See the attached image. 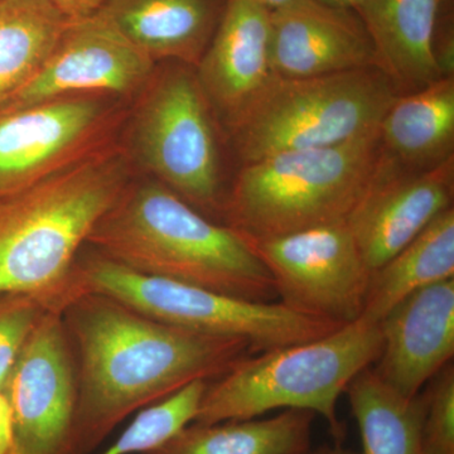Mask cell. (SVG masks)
I'll use <instances>...</instances> for the list:
<instances>
[{"label":"cell","instance_id":"obj_1","mask_svg":"<svg viewBox=\"0 0 454 454\" xmlns=\"http://www.w3.org/2000/svg\"><path fill=\"white\" fill-rule=\"evenodd\" d=\"M61 315L79 379L70 454L92 452L134 411L254 354L247 340L166 325L97 293L77 295Z\"/></svg>","mask_w":454,"mask_h":454},{"label":"cell","instance_id":"obj_2","mask_svg":"<svg viewBox=\"0 0 454 454\" xmlns=\"http://www.w3.org/2000/svg\"><path fill=\"white\" fill-rule=\"evenodd\" d=\"M86 247L146 276L250 301H278L270 274L231 227L155 179L130 181Z\"/></svg>","mask_w":454,"mask_h":454},{"label":"cell","instance_id":"obj_3","mask_svg":"<svg viewBox=\"0 0 454 454\" xmlns=\"http://www.w3.org/2000/svg\"><path fill=\"white\" fill-rule=\"evenodd\" d=\"M130 181L127 154L112 143L0 197V295H28L62 312L73 300L74 264L90 232Z\"/></svg>","mask_w":454,"mask_h":454},{"label":"cell","instance_id":"obj_4","mask_svg":"<svg viewBox=\"0 0 454 454\" xmlns=\"http://www.w3.org/2000/svg\"><path fill=\"white\" fill-rule=\"evenodd\" d=\"M380 324L360 318L318 339L247 355L208 382L193 423L249 420L277 409L321 415L337 443L340 397L380 356Z\"/></svg>","mask_w":454,"mask_h":454},{"label":"cell","instance_id":"obj_5","mask_svg":"<svg viewBox=\"0 0 454 454\" xmlns=\"http://www.w3.org/2000/svg\"><path fill=\"white\" fill-rule=\"evenodd\" d=\"M379 129L324 148L243 164L223 202V225L244 238L291 234L348 220L380 160Z\"/></svg>","mask_w":454,"mask_h":454},{"label":"cell","instance_id":"obj_6","mask_svg":"<svg viewBox=\"0 0 454 454\" xmlns=\"http://www.w3.org/2000/svg\"><path fill=\"white\" fill-rule=\"evenodd\" d=\"M397 95L378 66L277 77L229 134L241 166L280 152L342 145L378 130Z\"/></svg>","mask_w":454,"mask_h":454},{"label":"cell","instance_id":"obj_7","mask_svg":"<svg viewBox=\"0 0 454 454\" xmlns=\"http://www.w3.org/2000/svg\"><path fill=\"white\" fill-rule=\"evenodd\" d=\"M73 293L74 297L106 295L149 318L193 333L247 340L254 354L318 339L340 327L301 315L279 301H245L146 276L90 247H83L74 264Z\"/></svg>","mask_w":454,"mask_h":454},{"label":"cell","instance_id":"obj_8","mask_svg":"<svg viewBox=\"0 0 454 454\" xmlns=\"http://www.w3.org/2000/svg\"><path fill=\"white\" fill-rule=\"evenodd\" d=\"M140 94L133 143L140 163L206 216L223 217L225 192L214 114L195 68L168 62Z\"/></svg>","mask_w":454,"mask_h":454},{"label":"cell","instance_id":"obj_9","mask_svg":"<svg viewBox=\"0 0 454 454\" xmlns=\"http://www.w3.org/2000/svg\"><path fill=\"white\" fill-rule=\"evenodd\" d=\"M122 100L79 94L0 107V197L38 184L112 145L125 118Z\"/></svg>","mask_w":454,"mask_h":454},{"label":"cell","instance_id":"obj_10","mask_svg":"<svg viewBox=\"0 0 454 454\" xmlns=\"http://www.w3.org/2000/svg\"><path fill=\"white\" fill-rule=\"evenodd\" d=\"M243 239L267 268L283 306L339 325L363 316L372 273L348 220Z\"/></svg>","mask_w":454,"mask_h":454},{"label":"cell","instance_id":"obj_11","mask_svg":"<svg viewBox=\"0 0 454 454\" xmlns=\"http://www.w3.org/2000/svg\"><path fill=\"white\" fill-rule=\"evenodd\" d=\"M3 389L13 423L12 454H70L79 379L61 312L41 317Z\"/></svg>","mask_w":454,"mask_h":454},{"label":"cell","instance_id":"obj_12","mask_svg":"<svg viewBox=\"0 0 454 454\" xmlns=\"http://www.w3.org/2000/svg\"><path fill=\"white\" fill-rule=\"evenodd\" d=\"M155 65L98 12L74 18L66 23L41 70L0 107L31 106L67 95L133 97L151 82Z\"/></svg>","mask_w":454,"mask_h":454},{"label":"cell","instance_id":"obj_13","mask_svg":"<svg viewBox=\"0 0 454 454\" xmlns=\"http://www.w3.org/2000/svg\"><path fill=\"white\" fill-rule=\"evenodd\" d=\"M454 157L429 169H409L380 155L366 195L348 217L370 273L453 207Z\"/></svg>","mask_w":454,"mask_h":454},{"label":"cell","instance_id":"obj_14","mask_svg":"<svg viewBox=\"0 0 454 454\" xmlns=\"http://www.w3.org/2000/svg\"><path fill=\"white\" fill-rule=\"evenodd\" d=\"M195 74L212 114L229 130L277 79L270 11L250 0H229Z\"/></svg>","mask_w":454,"mask_h":454},{"label":"cell","instance_id":"obj_15","mask_svg":"<svg viewBox=\"0 0 454 454\" xmlns=\"http://www.w3.org/2000/svg\"><path fill=\"white\" fill-rule=\"evenodd\" d=\"M271 64L279 79H306L375 65L372 38L352 9L294 0L270 12Z\"/></svg>","mask_w":454,"mask_h":454},{"label":"cell","instance_id":"obj_16","mask_svg":"<svg viewBox=\"0 0 454 454\" xmlns=\"http://www.w3.org/2000/svg\"><path fill=\"white\" fill-rule=\"evenodd\" d=\"M382 348L373 364L387 387L414 397L454 356V278L397 303L380 322Z\"/></svg>","mask_w":454,"mask_h":454},{"label":"cell","instance_id":"obj_17","mask_svg":"<svg viewBox=\"0 0 454 454\" xmlns=\"http://www.w3.org/2000/svg\"><path fill=\"white\" fill-rule=\"evenodd\" d=\"M229 0H106L98 13L154 62L195 68Z\"/></svg>","mask_w":454,"mask_h":454},{"label":"cell","instance_id":"obj_18","mask_svg":"<svg viewBox=\"0 0 454 454\" xmlns=\"http://www.w3.org/2000/svg\"><path fill=\"white\" fill-rule=\"evenodd\" d=\"M443 0H366L355 9L372 38L375 65L402 94L437 82L433 53Z\"/></svg>","mask_w":454,"mask_h":454},{"label":"cell","instance_id":"obj_19","mask_svg":"<svg viewBox=\"0 0 454 454\" xmlns=\"http://www.w3.org/2000/svg\"><path fill=\"white\" fill-rule=\"evenodd\" d=\"M382 157L429 169L454 157V77L397 95L379 125Z\"/></svg>","mask_w":454,"mask_h":454},{"label":"cell","instance_id":"obj_20","mask_svg":"<svg viewBox=\"0 0 454 454\" xmlns=\"http://www.w3.org/2000/svg\"><path fill=\"white\" fill-rule=\"evenodd\" d=\"M454 278V208L438 215L417 238L372 271L361 318L380 324L397 303Z\"/></svg>","mask_w":454,"mask_h":454},{"label":"cell","instance_id":"obj_21","mask_svg":"<svg viewBox=\"0 0 454 454\" xmlns=\"http://www.w3.org/2000/svg\"><path fill=\"white\" fill-rule=\"evenodd\" d=\"M312 411L288 409L265 419L191 423L142 454H295L310 448Z\"/></svg>","mask_w":454,"mask_h":454},{"label":"cell","instance_id":"obj_22","mask_svg":"<svg viewBox=\"0 0 454 454\" xmlns=\"http://www.w3.org/2000/svg\"><path fill=\"white\" fill-rule=\"evenodd\" d=\"M363 442L361 454H423L426 395H400L373 372L358 373L346 389Z\"/></svg>","mask_w":454,"mask_h":454},{"label":"cell","instance_id":"obj_23","mask_svg":"<svg viewBox=\"0 0 454 454\" xmlns=\"http://www.w3.org/2000/svg\"><path fill=\"white\" fill-rule=\"evenodd\" d=\"M67 20L47 0L0 2V106L41 70Z\"/></svg>","mask_w":454,"mask_h":454},{"label":"cell","instance_id":"obj_24","mask_svg":"<svg viewBox=\"0 0 454 454\" xmlns=\"http://www.w3.org/2000/svg\"><path fill=\"white\" fill-rule=\"evenodd\" d=\"M207 381L187 387L143 409L113 446L101 454H142L162 446L179 430L193 423Z\"/></svg>","mask_w":454,"mask_h":454},{"label":"cell","instance_id":"obj_25","mask_svg":"<svg viewBox=\"0 0 454 454\" xmlns=\"http://www.w3.org/2000/svg\"><path fill=\"white\" fill-rule=\"evenodd\" d=\"M424 389L423 454H454V366H444Z\"/></svg>","mask_w":454,"mask_h":454},{"label":"cell","instance_id":"obj_26","mask_svg":"<svg viewBox=\"0 0 454 454\" xmlns=\"http://www.w3.org/2000/svg\"><path fill=\"white\" fill-rule=\"evenodd\" d=\"M40 301L23 294L0 295V389L41 317Z\"/></svg>","mask_w":454,"mask_h":454},{"label":"cell","instance_id":"obj_27","mask_svg":"<svg viewBox=\"0 0 454 454\" xmlns=\"http://www.w3.org/2000/svg\"><path fill=\"white\" fill-rule=\"evenodd\" d=\"M68 20L91 16L103 7L106 0H47Z\"/></svg>","mask_w":454,"mask_h":454},{"label":"cell","instance_id":"obj_28","mask_svg":"<svg viewBox=\"0 0 454 454\" xmlns=\"http://www.w3.org/2000/svg\"><path fill=\"white\" fill-rule=\"evenodd\" d=\"M13 448V423L11 404L4 389H0V454H12Z\"/></svg>","mask_w":454,"mask_h":454},{"label":"cell","instance_id":"obj_29","mask_svg":"<svg viewBox=\"0 0 454 454\" xmlns=\"http://www.w3.org/2000/svg\"><path fill=\"white\" fill-rule=\"evenodd\" d=\"M295 454H358L355 450H349V448L343 447L342 444L337 443L333 446H321L315 448V450H301L300 453Z\"/></svg>","mask_w":454,"mask_h":454},{"label":"cell","instance_id":"obj_30","mask_svg":"<svg viewBox=\"0 0 454 454\" xmlns=\"http://www.w3.org/2000/svg\"><path fill=\"white\" fill-rule=\"evenodd\" d=\"M318 2L331 5V7L352 9V11H355L361 4H364L366 0H318Z\"/></svg>","mask_w":454,"mask_h":454},{"label":"cell","instance_id":"obj_31","mask_svg":"<svg viewBox=\"0 0 454 454\" xmlns=\"http://www.w3.org/2000/svg\"><path fill=\"white\" fill-rule=\"evenodd\" d=\"M250 2L255 3L260 7L268 9V11L273 12L276 9L284 7V5L289 4V3L294 2V0H250Z\"/></svg>","mask_w":454,"mask_h":454},{"label":"cell","instance_id":"obj_32","mask_svg":"<svg viewBox=\"0 0 454 454\" xmlns=\"http://www.w3.org/2000/svg\"><path fill=\"white\" fill-rule=\"evenodd\" d=\"M0 2H2V0H0Z\"/></svg>","mask_w":454,"mask_h":454}]
</instances>
